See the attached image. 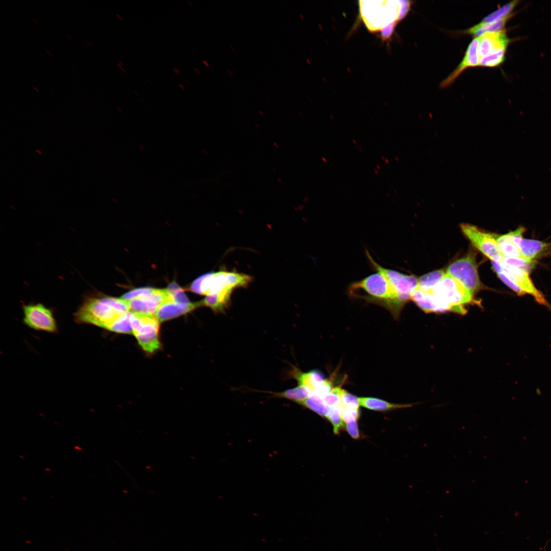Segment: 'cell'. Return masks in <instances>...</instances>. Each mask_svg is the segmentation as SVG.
Returning <instances> with one entry per match:
<instances>
[{
	"label": "cell",
	"mask_w": 551,
	"mask_h": 551,
	"mask_svg": "<svg viewBox=\"0 0 551 551\" xmlns=\"http://www.w3.org/2000/svg\"><path fill=\"white\" fill-rule=\"evenodd\" d=\"M250 276L227 270L204 274L191 284L192 292L205 295L204 304L215 312L223 313L229 306L234 289L245 287L252 281Z\"/></svg>",
	"instance_id": "obj_1"
},
{
	"label": "cell",
	"mask_w": 551,
	"mask_h": 551,
	"mask_svg": "<svg viewBox=\"0 0 551 551\" xmlns=\"http://www.w3.org/2000/svg\"><path fill=\"white\" fill-rule=\"evenodd\" d=\"M350 296L383 306L398 318L405 305L387 279L379 272L354 282L348 288Z\"/></svg>",
	"instance_id": "obj_2"
},
{
	"label": "cell",
	"mask_w": 551,
	"mask_h": 551,
	"mask_svg": "<svg viewBox=\"0 0 551 551\" xmlns=\"http://www.w3.org/2000/svg\"><path fill=\"white\" fill-rule=\"evenodd\" d=\"M130 311L127 300L108 296L87 299L74 314L77 322L94 325L108 330L121 315Z\"/></svg>",
	"instance_id": "obj_3"
},
{
	"label": "cell",
	"mask_w": 551,
	"mask_h": 551,
	"mask_svg": "<svg viewBox=\"0 0 551 551\" xmlns=\"http://www.w3.org/2000/svg\"><path fill=\"white\" fill-rule=\"evenodd\" d=\"M398 1H368L361 7L362 17L371 29L382 28L400 17L402 6Z\"/></svg>",
	"instance_id": "obj_4"
},
{
	"label": "cell",
	"mask_w": 551,
	"mask_h": 551,
	"mask_svg": "<svg viewBox=\"0 0 551 551\" xmlns=\"http://www.w3.org/2000/svg\"><path fill=\"white\" fill-rule=\"evenodd\" d=\"M446 272L473 294L482 288L475 256L472 253L453 262L447 268Z\"/></svg>",
	"instance_id": "obj_5"
},
{
	"label": "cell",
	"mask_w": 551,
	"mask_h": 551,
	"mask_svg": "<svg viewBox=\"0 0 551 551\" xmlns=\"http://www.w3.org/2000/svg\"><path fill=\"white\" fill-rule=\"evenodd\" d=\"M132 328V333L144 350L152 353L159 348V321L155 316L133 313Z\"/></svg>",
	"instance_id": "obj_6"
},
{
	"label": "cell",
	"mask_w": 551,
	"mask_h": 551,
	"mask_svg": "<svg viewBox=\"0 0 551 551\" xmlns=\"http://www.w3.org/2000/svg\"><path fill=\"white\" fill-rule=\"evenodd\" d=\"M366 255L373 269L384 276L397 293L400 300L405 305L411 299L413 292L417 288L418 279L413 275L405 274L381 266L373 259L367 250Z\"/></svg>",
	"instance_id": "obj_7"
},
{
	"label": "cell",
	"mask_w": 551,
	"mask_h": 551,
	"mask_svg": "<svg viewBox=\"0 0 551 551\" xmlns=\"http://www.w3.org/2000/svg\"><path fill=\"white\" fill-rule=\"evenodd\" d=\"M461 229L472 245L491 261L500 263L503 261L504 257L497 243L498 237L494 234L484 232L467 223L461 224Z\"/></svg>",
	"instance_id": "obj_8"
},
{
	"label": "cell",
	"mask_w": 551,
	"mask_h": 551,
	"mask_svg": "<svg viewBox=\"0 0 551 551\" xmlns=\"http://www.w3.org/2000/svg\"><path fill=\"white\" fill-rule=\"evenodd\" d=\"M23 322L29 327L37 331L55 333L57 325L51 310L41 304L23 306Z\"/></svg>",
	"instance_id": "obj_9"
},
{
	"label": "cell",
	"mask_w": 551,
	"mask_h": 551,
	"mask_svg": "<svg viewBox=\"0 0 551 551\" xmlns=\"http://www.w3.org/2000/svg\"><path fill=\"white\" fill-rule=\"evenodd\" d=\"M171 299L166 289H155L150 294L138 298L127 300L130 311L133 313L155 316L159 307L165 301Z\"/></svg>",
	"instance_id": "obj_10"
},
{
	"label": "cell",
	"mask_w": 551,
	"mask_h": 551,
	"mask_svg": "<svg viewBox=\"0 0 551 551\" xmlns=\"http://www.w3.org/2000/svg\"><path fill=\"white\" fill-rule=\"evenodd\" d=\"M500 264L503 271L508 278L520 287L527 294L533 296L535 300L539 304L546 307L549 309L551 308L543 294L534 285L530 278L529 272L502 262Z\"/></svg>",
	"instance_id": "obj_11"
},
{
	"label": "cell",
	"mask_w": 551,
	"mask_h": 551,
	"mask_svg": "<svg viewBox=\"0 0 551 551\" xmlns=\"http://www.w3.org/2000/svg\"><path fill=\"white\" fill-rule=\"evenodd\" d=\"M479 37L478 53L481 58L500 51H506L510 42L505 31L486 33Z\"/></svg>",
	"instance_id": "obj_12"
},
{
	"label": "cell",
	"mask_w": 551,
	"mask_h": 551,
	"mask_svg": "<svg viewBox=\"0 0 551 551\" xmlns=\"http://www.w3.org/2000/svg\"><path fill=\"white\" fill-rule=\"evenodd\" d=\"M479 45L478 37L473 39L469 44L462 62L453 72L442 82L440 85L441 88H445L450 85L466 68L479 66Z\"/></svg>",
	"instance_id": "obj_13"
},
{
	"label": "cell",
	"mask_w": 551,
	"mask_h": 551,
	"mask_svg": "<svg viewBox=\"0 0 551 551\" xmlns=\"http://www.w3.org/2000/svg\"><path fill=\"white\" fill-rule=\"evenodd\" d=\"M199 306H202L201 302L195 303L179 304L167 300L159 307L155 316L159 321H165L187 313Z\"/></svg>",
	"instance_id": "obj_14"
},
{
	"label": "cell",
	"mask_w": 551,
	"mask_h": 551,
	"mask_svg": "<svg viewBox=\"0 0 551 551\" xmlns=\"http://www.w3.org/2000/svg\"><path fill=\"white\" fill-rule=\"evenodd\" d=\"M519 248L524 258L532 262L551 255V244L539 240L522 238Z\"/></svg>",
	"instance_id": "obj_15"
},
{
	"label": "cell",
	"mask_w": 551,
	"mask_h": 551,
	"mask_svg": "<svg viewBox=\"0 0 551 551\" xmlns=\"http://www.w3.org/2000/svg\"><path fill=\"white\" fill-rule=\"evenodd\" d=\"M287 376L297 381L298 385L309 388L312 392L325 380L322 373L318 370L304 372L294 366H292V369L288 372Z\"/></svg>",
	"instance_id": "obj_16"
},
{
	"label": "cell",
	"mask_w": 551,
	"mask_h": 551,
	"mask_svg": "<svg viewBox=\"0 0 551 551\" xmlns=\"http://www.w3.org/2000/svg\"><path fill=\"white\" fill-rule=\"evenodd\" d=\"M273 396L285 398L300 405L311 394L312 391L309 388L298 385L297 386L287 389L282 392H266Z\"/></svg>",
	"instance_id": "obj_17"
},
{
	"label": "cell",
	"mask_w": 551,
	"mask_h": 551,
	"mask_svg": "<svg viewBox=\"0 0 551 551\" xmlns=\"http://www.w3.org/2000/svg\"><path fill=\"white\" fill-rule=\"evenodd\" d=\"M513 15L511 14L499 20L491 23H482L479 24L466 30L465 33L472 35L474 37H479L486 33H495L504 31L507 22Z\"/></svg>",
	"instance_id": "obj_18"
},
{
	"label": "cell",
	"mask_w": 551,
	"mask_h": 551,
	"mask_svg": "<svg viewBox=\"0 0 551 551\" xmlns=\"http://www.w3.org/2000/svg\"><path fill=\"white\" fill-rule=\"evenodd\" d=\"M359 402L361 406L368 409L378 411H386L412 406V405L410 404H392L379 398L369 397H360Z\"/></svg>",
	"instance_id": "obj_19"
},
{
	"label": "cell",
	"mask_w": 551,
	"mask_h": 551,
	"mask_svg": "<svg viewBox=\"0 0 551 551\" xmlns=\"http://www.w3.org/2000/svg\"><path fill=\"white\" fill-rule=\"evenodd\" d=\"M497 243L498 249L504 258L524 259L519 247L513 242L510 232L498 237Z\"/></svg>",
	"instance_id": "obj_20"
},
{
	"label": "cell",
	"mask_w": 551,
	"mask_h": 551,
	"mask_svg": "<svg viewBox=\"0 0 551 551\" xmlns=\"http://www.w3.org/2000/svg\"><path fill=\"white\" fill-rule=\"evenodd\" d=\"M446 270L439 269L423 275L418 279L417 288L422 291L433 289L446 275Z\"/></svg>",
	"instance_id": "obj_21"
},
{
	"label": "cell",
	"mask_w": 551,
	"mask_h": 551,
	"mask_svg": "<svg viewBox=\"0 0 551 551\" xmlns=\"http://www.w3.org/2000/svg\"><path fill=\"white\" fill-rule=\"evenodd\" d=\"M300 405L315 412L321 417H327L329 407L324 402L323 399L317 395L311 393Z\"/></svg>",
	"instance_id": "obj_22"
},
{
	"label": "cell",
	"mask_w": 551,
	"mask_h": 551,
	"mask_svg": "<svg viewBox=\"0 0 551 551\" xmlns=\"http://www.w3.org/2000/svg\"><path fill=\"white\" fill-rule=\"evenodd\" d=\"M133 313L127 312L119 316L108 330L119 333H132V320Z\"/></svg>",
	"instance_id": "obj_23"
},
{
	"label": "cell",
	"mask_w": 551,
	"mask_h": 551,
	"mask_svg": "<svg viewBox=\"0 0 551 551\" xmlns=\"http://www.w3.org/2000/svg\"><path fill=\"white\" fill-rule=\"evenodd\" d=\"M518 1H512L498 9L485 17L481 22L491 23L499 20L511 15L514 8L518 3Z\"/></svg>",
	"instance_id": "obj_24"
},
{
	"label": "cell",
	"mask_w": 551,
	"mask_h": 551,
	"mask_svg": "<svg viewBox=\"0 0 551 551\" xmlns=\"http://www.w3.org/2000/svg\"><path fill=\"white\" fill-rule=\"evenodd\" d=\"M343 406L330 408L327 418L331 422L333 427L335 434H338L340 431L345 428V422L342 419L341 413Z\"/></svg>",
	"instance_id": "obj_25"
},
{
	"label": "cell",
	"mask_w": 551,
	"mask_h": 551,
	"mask_svg": "<svg viewBox=\"0 0 551 551\" xmlns=\"http://www.w3.org/2000/svg\"><path fill=\"white\" fill-rule=\"evenodd\" d=\"M506 50L492 53L480 59L479 66L495 67L501 64L505 59Z\"/></svg>",
	"instance_id": "obj_26"
},
{
	"label": "cell",
	"mask_w": 551,
	"mask_h": 551,
	"mask_svg": "<svg viewBox=\"0 0 551 551\" xmlns=\"http://www.w3.org/2000/svg\"><path fill=\"white\" fill-rule=\"evenodd\" d=\"M166 290L174 302L179 304H189L190 303L184 293V290L175 282L170 283Z\"/></svg>",
	"instance_id": "obj_27"
},
{
	"label": "cell",
	"mask_w": 551,
	"mask_h": 551,
	"mask_svg": "<svg viewBox=\"0 0 551 551\" xmlns=\"http://www.w3.org/2000/svg\"><path fill=\"white\" fill-rule=\"evenodd\" d=\"M502 262L517 267L529 273L534 268L535 265V262L520 258H504Z\"/></svg>",
	"instance_id": "obj_28"
},
{
	"label": "cell",
	"mask_w": 551,
	"mask_h": 551,
	"mask_svg": "<svg viewBox=\"0 0 551 551\" xmlns=\"http://www.w3.org/2000/svg\"><path fill=\"white\" fill-rule=\"evenodd\" d=\"M342 389L340 387H333L331 392L324 396L323 400L329 408L343 406L341 404L340 397V393Z\"/></svg>",
	"instance_id": "obj_29"
},
{
	"label": "cell",
	"mask_w": 551,
	"mask_h": 551,
	"mask_svg": "<svg viewBox=\"0 0 551 551\" xmlns=\"http://www.w3.org/2000/svg\"><path fill=\"white\" fill-rule=\"evenodd\" d=\"M340 397L341 404L344 408L359 409L360 405L359 397H356L343 389L340 393Z\"/></svg>",
	"instance_id": "obj_30"
},
{
	"label": "cell",
	"mask_w": 551,
	"mask_h": 551,
	"mask_svg": "<svg viewBox=\"0 0 551 551\" xmlns=\"http://www.w3.org/2000/svg\"><path fill=\"white\" fill-rule=\"evenodd\" d=\"M154 289L155 288L148 287L137 288L126 293L122 296L121 298L125 300L138 298L151 294Z\"/></svg>",
	"instance_id": "obj_31"
},
{
	"label": "cell",
	"mask_w": 551,
	"mask_h": 551,
	"mask_svg": "<svg viewBox=\"0 0 551 551\" xmlns=\"http://www.w3.org/2000/svg\"><path fill=\"white\" fill-rule=\"evenodd\" d=\"M499 278L511 289L516 293L519 296H522L527 294L516 283L510 279L504 273L502 269L499 272L496 273Z\"/></svg>",
	"instance_id": "obj_32"
},
{
	"label": "cell",
	"mask_w": 551,
	"mask_h": 551,
	"mask_svg": "<svg viewBox=\"0 0 551 551\" xmlns=\"http://www.w3.org/2000/svg\"><path fill=\"white\" fill-rule=\"evenodd\" d=\"M341 416L344 422L357 421L360 417L359 409L344 408Z\"/></svg>",
	"instance_id": "obj_33"
},
{
	"label": "cell",
	"mask_w": 551,
	"mask_h": 551,
	"mask_svg": "<svg viewBox=\"0 0 551 551\" xmlns=\"http://www.w3.org/2000/svg\"><path fill=\"white\" fill-rule=\"evenodd\" d=\"M345 427L347 432L353 438L355 439L359 438L360 433L357 421L346 422Z\"/></svg>",
	"instance_id": "obj_34"
},
{
	"label": "cell",
	"mask_w": 551,
	"mask_h": 551,
	"mask_svg": "<svg viewBox=\"0 0 551 551\" xmlns=\"http://www.w3.org/2000/svg\"><path fill=\"white\" fill-rule=\"evenodd\" d=\"M172 70H173V72H174V73L177 76H179L181 74V72L180 69L179 68H178L177 67H173L172 68Z\"/></svg>",
	"instance_id": "obj_35"
},
{
	"label": "cell",
	"mask_w": 551,
	"mask_h": 551,
	"mask_svg": "<svg viewBox=\"0 0 551 551\" xmlns=\"http://www.w3.org/2000/svg\"><path fill=\"white\" fill-rule=\"evenodd\" d=\"M116 65L117 66V67H119V68H120V69H121V71H122V72H123L124 73H125V74H127V72L126 70V69H125L124 68V67H122V66H121V65H119V64H118V63H116Z\"/></svg>",
	"instance_id": "obj_36"
},
{
	"label": "cell",
	"mask_w": 551,
	"mask_h": 551,
	"mask_svg": "<svg viewBox=\"0 0 551 551\" xmlns=\"http://www.w3.org/2000/svg\"><path fill=\"white\" fill-rule=\"evenodd\" d=\"M202 63L204 64V65L205 66H206L207 67H210V65L209 63L208 62V61H207V60H204V59L202 60Z\"/></svg>",
	"instance_id": "obj_37"
},
{
	"label": "cell",
	"mask_w": 551,
	"mask_h": 551,
	"mask_svg": "<svg viewBox=\"0 0 551 551\" xmlns=\"http://www.w3.org/2000/svg\"><path fill=\"white\" fill-rule=\"evenodd\" d=\"M116 17H117V18H118V19H119V20H120V21H122V20H123L122 17V16H121V15L120 14H119V13H116Z\"/></svg>",
	"instance_id": "obj_38"
},
{
	"label": "cell",
	"mask_w": 551,
	"mask_h": 551,
	"mask_svg": "<svg viewBox=\"0 0 551 551\" xmlns=\"http://www.w3.org/2000/svg\"><path fill=\"white\" fill-rule=\"evenodd\" d=\"M227 71L231 77H233V73L229 68H227Z\"/></svg>",
	"instance_id": "obj_39"
},
{
	"label": "cell",
	"mask_w": 551,
	"mask_h": 551,
	"mask_svg": "<svg viewBox=\"0 0 551 551\" xmlns=\"http://www.w3.org/2000/svg\"><path fill=\"white\" fill-rule=\"evenodd\" d=\"M179 86L182 90H185V88L183 84L180 83V84H179Z\"/></svg>",
	"instance_id": "obj_40"
},
{
	"label": "cell",
	"mask_w": 551,
	"mask_h": 551,
	"mask_svg": "<svg viewBox=\"0 0 551 551\" xmlns=\"http://www.w3.org/2000/svg\"><path fill=\"white\" fill-rule=\"evenodd\" d=\"M144 79H145V81H146V82H147V83H149V84L150 85H153V83H152V82L151 81H150V80H149V79H148V78H144Z\"/></svg>",
	"instance_id": "obj_41"
},
{
	"label": "cell",
	"mask_w": 551,
	"mask_h": 551,
	"mask_svg": "<svg viewBox=\"0 0 551 551\" xmlns=\"http://www.w3.org/2000/svg\"><path fill=\"white\" fill-rule=\"evenodd\" d=\"M194 70L195 71V72H196V73L197 74H199V73H200V71H199V69H198V68H197V67H195L194 68Z\"/></svg>",
	"instance_id": "obj_42"
},
{
	"label": "cell",
	"mask_w": 551,
	"mask_h": 551,
	"mask_svg": "<svg viewBox=\"0 0 551 551\" xmlns=\"http://www.w3.org/2000/svg\"><path fill=\"white\" fill-rule=\"evenodd\" d=\"M117 63H118V64H119L120 65H121V66H122V67H123V66H124V63H123V62L122 61H120V60H118V62H117Z\"/></svg>",
	"instance_id": "obj_43"
},
{
	"label": "cell",
	"mask_w": 551,
	"mask_h": 551,
	"mask_svg": "<svg viewBox=\"0 0 551 551\" xmlns=\"http://www.w3.org/2000/svg\"><path fill=\"white\" fill-rule=\"evenodd\" d=\"M187 2L188 3V4H189V6H190V7L193 6V3H192V2L191 1L188 0Z\"/></svg>",
	"instance_id": "obj_44"
},
{
	"label": "cell",
	"mask_w": 551,
	"mask_h": 551,
	"mask_svg": "<svg viewBox=\"0 0 551 551\" xmlns=\"http://www.w3.org/2000/svg\"><path fill=\"white\" fill-rule=\"evenodd\" d=\"M184 81H185V82L186 83V84L187 85H189L190 84V81H189V80H188L187 79H185Z\"/></svg>",
	"instance_id": "obj_45"
},
{
	"label": "cell",
	"mask_w": 551,
	"mask_h": 551,
	"mask_svg": "<svg viewBox=\"0 0 551 551\" xmlns=\"http://www.w3.org/2000/svg\"><path fill=\"white\" fill-rule=\"evenodd\" d=\"M230 48H231V50H232V51H233L234 52H235L236 51V49H235V47H234L233 46H232V45H231V46H230Z\"/></svg>",
	"instance_id": "obj_46"
},
{
	"label": "cell",
	"mask_w": 551,
	"mask_h": 551,
	"mask_svg": "<svg viewBox=\"0 0 551 551\" xmlns=\"http://www.w3.org/2000/svg\"><path fill=\"white\" fill-rule=\"evenodd\" d=\"M130 36H131V38H132L133 39H135V38L134 36V35H133V34H130Z\"/></svg>",
	"instance_id": "obj_47"
},
{
	"label": "cell",
	"mask_w": 551,
	"mask_h": 551,
	"mask_svg": "<svg viewBox=\"0 0 551 551\" xmlns=\"http://www.w3.org/2000/svg\"><path fill=\"white\" fill-rule=\"evenodd\" d=\"M67 38H68V39H70V40H72V38H71V36H69V35H68V34L67 35Z\"/></svg>",
	"instance_id": "obj_48"
},
{
	"label": "cell",
	"mask_w": 551,
	"mask_h": 551,
	"mask_svg": "<svg viewBox=\"0 0 551 551\" xmlns=\"http://www.w3.org/2000/svg\"><path fill=\"white\" fill-rule=\"evenodd\" d=\"M266 101L268 102V103L270 104V100L268 97L266 98Z\"/></svg>",
	"instance_id": "obj_49"
},
{
	"label": "cell",
	"mask_w": 551,
	"mask_h": 551,
	"mask_svg": "<svg viewBox=\"0 0 551 551\" xmlns=\"http://www.w3.org/2000/svg\"><path fill=\"white\" fill-rule=\"evenodd\" d=\"M33 88H34V89H35V90H36V91H37V92H38V90L37 88H36V87H35V86H33Z\"/></svg>",
	"instance_id": "obj_50"
},
{
	"label": "cell",
	"mask_w": 551,
	"mask_h": 551,
	"mask_svg": "<svg viewBox=\"0 0 551 551\" xmlns=\"http://www.w3.org/2000/svg\"><path fill=\"white\" fill-rule=\"evenodd\" d=\"M45 51H46V52H47V53H48V54H49L50 55H51V53H50V52H49V51H48V50H47V49H45Z\"/></svg>",
	"instance_id": "obj_51"
},
{
	"label": "cell",
	"mask_w": 551,
	"mask_h": 551,
	"mask_svg": "<svg viewBox=\"0 0 551 551\" xmlns=\"http://www.w3.org/2000/svg\"><path fill=\"white\" fill-rule=\"evenodd\" d=\"M33 19L34 20L36 21V22L38 23L37 21L34 18H33Z\"/></svg>",
	"instance_id": "obj_52"
}]
</instances>
